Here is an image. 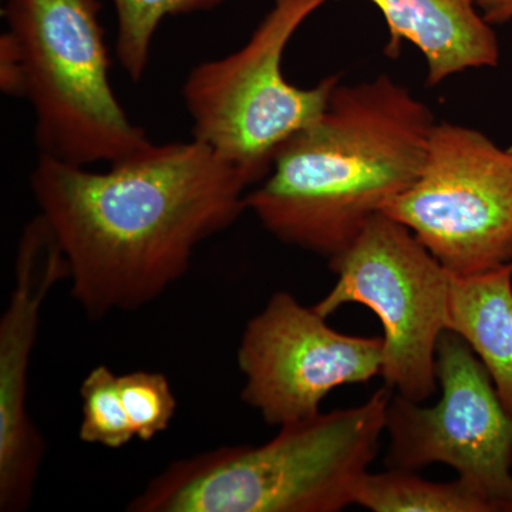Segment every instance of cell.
I'll return each mask as SVG.
<instances>
[{
  "label": "cell",
  "instance_id": "cell-7",
  "mask_svg": "<svg viewBox=\"0 0 512 512\" xmlns=\"http://www.w3.org/2000/svg\"><path fill=\"white\" fill-rule=\"evenodd\" d=\"M382 214L444 268L473 275L512 262V148L476 128L434 124L419 177Z\"/></svg>",
  "mask_w": 512,
  "mask_h": 512
},
{
  "label": "cell",
  "instance_id": "cell-2",
  "mask_svg": "<svg viewBox=\"0 0 512 512\" xmlns=\"http://www.w3.org/2000/svg\"><path fill=\"white\" fill-rule=\"evenodd\" d=\"M434 124L429 106L386 74L340 83L248 192L247 210L279 241L330 261L416 181Z\"/></svg>",
  "mask_w": 512,
  "mask_h": 512
},
{
  "label": "cell",
  "instance_id": "cell-16",
  "mask_svg": "<svg viewBox=\"0 0 512 512\" xmlns=\"http://www.w3.org/2000/svg\"><path fill=\"white\" fill-rule=\"evenodd\" d=\"M119 384L134 436L151 441L164 433L177 410V399L167 377L163 373L136 370L119 376Z\"/></svg>",
  "mask_w": 512,
  "mask_h": 512
},
{
  "label": "cell",
  "instance_id": "cell-4",
  "mask_svg": "<svg viewBox=\"0 0 512 512\" xmlns=\"http://www.w3.org/2000/svg\"><path fill=\"white\" fill-rule=\"evenodd\" d=\"M100 0H6L18 43L39 156L90 167L153 144L121 106L110 80Z\"/></svg>",
  "mask_w": 512,
  "mask_h": 512
},
{
  "label": "cell",
  "instance_id": "cell-10",
  "mask_svg": "<svg viewBox=\"0 0 512 512\" xmlns=\"http://www.w3.org/2000/svg\"><path fill=\"white\" fill-rule=\"evenodd\" d=\"M70 278L59 239L42 214L26 225L15 262V286L0 320V511L28 510L45 443L30 420L29 369L47 295Z\"/></svg>",
  "mask_w": 512,
  "mask_h": 512
},
{
  "label": "cell",
  "instance_id": "cell-9",
  "mask_svg": "<svg viewBox=\"0 0 512 512\" xmlns=\"http://www.w3.org/2000/svg\"><path fill=\"white\" fill-rule=\"evenodd\" d=\"M292 293H274L249 320L238 349L241 397L272 426L320 413L336 387L380 375L383 339L346 335Z\"/></svg>",
  "mask_w": 512,
  "mask_h": 512
},
{
  "label": "cell",
  "instance_id": "cell-6",
  "mask_svg": "<svg viewBox=\"0 0 512 512\" xmlns=\"http://www.w3.org/2000/svg\"><path fill=\"white\" fill-rule=\"evenodd\" d=\"M336 284L312 308L329 318L357 303L383 328L380 376L412 402L436 393V353L447 330L451 272L409 228L375 215L342 254L329 261Z\"/></svg>",
  "mask_w": 512,
  "mask_h": 512
},
{
  "label": "cell",
  "instance_id": "cell-14",
  "mask_svg": "<svg viewBox=\"0 0 512 512\" xmlns=\"http://www.w3.org/2000/svg\"><path fill=\"white\" fill-rule=\"evenodd\" d=\"M227 0H113L116 10V55L134 83L150 62L151 46L161 22L170 16L208 12Z\"/></svg>",
  "mask_w": 512,
  "mask_h": 512
},
{
  "label": "cell",
  "instance_id": "cell-18",
  "mask_svg": "<svg viewBox=\"0 0 512 512\" xmlns=\"http://www.w3.org/2000/svg\"><path fill=\"white\" fill-rule=\"evenodd\" d=\"M483 18L491 26L504 25L512 20V0H474Z\"/></svg>",
  "mask_w": 512,
  "mask_h": 512
},
{
  "label": "cell",
  "instance_id": "cell-12",
  "mask_svg": "<svg viewBox=\"0 0 512 512\" xmlns=\"http://www.w3.org/2000/svg\"><path fill=\"white\" fill-rule=\"evenodd\" d=\"M447 330L470 346L512 414V262L473 275H451Z\"/></svg>",
  "mask_w": 512,
  "mask_h": 512
},
{
  "label": "cell",
  "instance_id": "cell-15",
  "mask_svg": "<svg viewBox=\"0 0 512 512\" xmlns=\"http://www.w3.org/2000/svg\"><path fill=\"white\" fill-rule=\"evenodd\" d=\"M80 396L83 417L79 436L84 443L119 450L136 437L121 399L119 376L109 367L100 365L90 370Z\"/></svg>",
  "mask_w": 512,
  "mask_h": 512
},
{
  "label": "cell",
  "instance_id": "cell-3",
  "mask_svg": "<svg viewBox=\"0 0 512 512\" xmlns=\"http://www.w3.org/2000/svg\"><path fill=\"white\" fill-rule=\"evenodd\" d=\"M393 392L352 409L284 424L262 446L220 447L178 460L131 512H338L355 504L386 431Z\"/></svg>",
  "mask_w": 512,
  "mask_h": 512
},
{
  "label": "cell",
  "instance_id": "cell-17",
  "mask_svg": "<svg viewBox=\"0 0 512 512\" xmlns=\"http://www.w3.org/2000/svg\"><path fill=\"white\" fill-rule=\"evenodd\" d=\"M0 87L6 96L25 99L26 77L22 55L8 30L0 36Z\"/></svg>",
  "mask_w": 512,
  "mask_h": 512
},
{
  "label": "cell",
  "instance_id": "cell-1",
  "mask_svg": "<svg viewBox=\"0 0 512 512\" xmlns=\"http://www.w3.org/2000/svg\"><path fill=\"white\" fill-rule=\"evenodd\" d=\"M252 184L200 141L151 144L93 171L39 156L30 188L87 316L136 311L190 269L195 249L247 210Z\"/></svg>",
  "mask_w": 512,
  "mask_h": 512
},
{
  "label": "cell",
  "instance_id": "cell-13",
  "mask_svg": "<svg viewBox=\"0 0 512 512\" xmlns=\"http://www.w3.org/2000/svg\"><path fill=\"white\" fill-rule=\"evenodd\" d=\"M355 504L373 512H493L461 478L433 483L402 468L367 471L357 485Z\"/></svg>",
  "mask_w": 512,
  "mask_h": 512
},
{
  "label": "cell",
  "instance_id": "cell-11",
  "mask_svg": "<svg viewBox=\"0 0 512 512\" xmlns=\"http://www.w3.org/2000/svg\"><path fill=\"white\" fill-rule=\"evenodd\" d=\"M382 12L389 29L384 55L396 60L403 42L423 53L427 86L448 77L500 62L493 26L474 0H369Z\"/></svg>",
  "mask_w": 512,
  "mask_h": 512
},
{
  "label": "cell",
  "instance_id": "cell-8",
  "mask_svg": "<svg viewBox=\"0 0 512 512\" xmlns=\"http://www.w3.org/2000/svg\"><path fill=\"white\" fill-rule=\"evenodd\" d=\"M436 375L441 397L434 406L393 394L387 466L414 471L446 464L493 512H512V414L476 353L450 330L437 346Z\"/></svg>",
  "mask_w": 512,
  "mask_h": 512
},
{
  "label": "cell",
  "instance_id": "cell-5",
  "mask_svg": "<svg viewBox=\"0 0 512 512\" xmlns=\"http://www.w3.org/2000/svg\"><path fill=\"white\" fill-rule=\"evenodd\" d=\"M328 0H275L244 46L198 63L183 86L192 138L237 167L256 187L286 141L328 109L339 74L303 89L282 69L286 47Z\"/></svg>",
  "mask_w": 512,
  "mask_h": 512
}]
</instances>
